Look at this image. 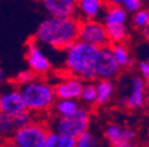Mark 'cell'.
<instances>
[{"label": "cell", "mask_w": 149, "mask_h": 147, "mask_svg": "<svg viewBox=\"0 0 149 147\" xmlns=\"http://www.w3.org/2000/svg\"><path fill=\"white\" fill-rule=\"evenodd\" d=\"M6 82H7V76H6L5 71L0 67V87H3Z\"/></svg>", "instance_id": "f1b7e54d"}, {"label": "cell", "mask_w": 149, "mask_h": 147, "mask_svg": "<svg viewBox=\"0 0 149 147\" xmlns=\"http://www.w3.org/2000/svg\"><path fill=\"white\" fill-rule=\"evenodd\" d=\"M107 8L105 0H77V18L84 19H102Z\"/></svg>", "instance_id": "5bb4252c"}, {"label": "cell", "mask_w": 149, "mask_h": 147, "mask_svg": "<svg viewBox=\"0 0 149 147\" xmlns=\"http://www.w3.org/2000/svg\"><path fill=\"white\" fill-rule=\"evenodd\" d=\"M110 48L113 52L114 57L122 69L129 68L134 64L133 57L130 54V51L125 43H117V44H110Z\"/></svg>", "instance_id": "ac0fdd59"}, {"label": "cell", "mask_w": 149, "mask_h": 147, "mask_svg": "<svg viewBox=\"0 0 149 147\" xmlns=\"http://www.w3.org/2000/svg\"><path fill=\"white\" fill-rule=\"evenodd\" d=\"M148 137H149V131H148Z\"/></svg>", "instance_id": "836d02e7"}, {"label": "cell", "mask_w": 149, "mask_h": 147, "mask_svg": "<svg viewBox=\"0 0 149 147\" xmlns=\"http://www.w3.org/2000/svg\"><path fill=\"white\" fill-rule=\"evenodd\" d=\"M129 19V13L118 5H107V8L102 15V21L104 25L114 24H127Z\"/></svg>", "instance_id": "9a60e30c"}, {"label": "cell", "mask_w": 149, "mask_h": 147, "mask_svg": "<svg viewBox=\"0 0 149 147\" xmlns=\"http://www.w3.org/2000/svg\"><path fill=\"white\" fill-rule=\"evenodd\" d=\"M107 32L110 44H117V43H125L129 36V30L127 24H114V25H107Z\"/></svg>", "instance_id": "ffe728a7"}, {"label": "cell", "mask_w": 149, "mask_h": 147, "mask_svg": "<svg viewBox=\"0 0 149 147\" xmlns=\"http://www.w3.org/2000/svg\"><path fill=\"white\" fill-rule=\"evenodd\" d=\"M81 104L85 107H92L96 105L97 101V93H96V87L94 81H85L84 86L82 88V93L79 95Z\"/></svg>", "instance_id": "44dd1931"}, {"label": "cell", "mask_w": 149, "mask_h": 147, "mask_svg": "<svg viewBox=\"0 0 149 147\" xmlns=\"http://www.w3.org/2000/svg\"><path fill=\"white\" fill-rule=\"evenodd\" d=\"M78 26L77 16H47L38 25L33 36L43 46L65 51L78 39Z\"/></svg>", "instance_id": "6da1fadb"}, {"label": "cell", "mask_w": 149, "mask_h": 147, "mask_svg": "<svg viewBox=\"0 0 149 147\" xmlns=\"http://www.w3.org/2000/svg\"><path fill=\"white\" fill-rule=\"evenodd\" d=\"M76 1H77V0H76Z\"/></svg>", "instance_id": "e575fe53"}, {"label": "cell", "mask_w": 149, "mask_h": 147, "mask_svg": "<svg viewBox=\"0 0 149 147\" xmlns=\"http://www.w3.org/2000/svg\"><path fill=\"white\" fill-rule=\"evenodd\" d=\"M45 147H76V139L50 130L46 135Z\"/></svg>", "instance_id": "d6986e66"}, {"label": "cell", "mask_w": 149, "mask_h": 147, "mask_svg": "<svg viewBox=\"0 0 149 147\" xmlns=\"http://www.w3.org/2000/svg\"><path fill=\"white\" fill-rule=\"evenodd\" d=\"M82 107V104L77 99H57L52 107L53 115L70 117L73 115Z\"/></svg>", "instance_id": "e0dca14e"}, {"label": "cell", "mask_w": 149, "mask_h": 147, "mask_svg": "<svg viewBox=\"0 0 149 147\" xmlns=\"http://www.w3.org/2000/svg\"><path fill=\"white\" fill-rule=\"evenodd\" d=\"M78 39L95 47H104L110 45L107 27L100 19L79 20Z\"/></svg>", "instance_id": "52a82bcc"}, {"label": "cell", "mask_w": 149, "mask_h": 147, "mask_svg": "<svg viewBox=\"0 0 149 147\" xmlns=\"http://www.w3.org/2000/svg\"><path fill=\"white\" fill-rule=\"evenodd\" d=\"M26 105L22 95L20 88L13 82L0 87V113H5L11 117L25 111Z\"/></svg>", "instance_id": "30bf717a"}, {"label": "cell", "mask_w": 149, "mask_h": 147, "mask_svg": "<svg viewBox=\"0 0 149 147\" xmlns=\"http://www.w3.org/2000/svg\"><path fill=\"white\" fill-rule=\"evenodd\" d=\"M121 66L116 61L110 45L104 47H98L95 60H94V72L96 79H115L121 73Z\"/></svg>", "instance_id": "9c48e42d"}, {"label": "cell", "mask_w": 149, "mask_h": 147, "mask_svg": "<svg viewBox=\"0 0 149 147\" xmlns=\"http://www.w3.org/2000/svg\"><path fill=\"white\" fill-rule=\"evenodd\" d=\"M89 126H90V108L82 105V107L73 115L70 117L53 115L49 130L76 139L79 134L89 130Z\"/></svg>", "instance_id": "277c9868"}, {"label": "cell", "mask_w": 149, "mask_h": 147, "mask_svg": "<svg viewBox=\"0 0 149 147\" xmlns=\"http://www.w3.org/2000/svg\"><path fill=\"white\" fill-rule=\"evenodd\" d=\"M40 3L49 16L66 18L77 16L76 0H40Z\"/></svg>", "instance_id": "4fadbf2b"}, {"label": "cell", "mask_w": 149, "mask_h": 147, "mask_svg": "<svg viewBox=\"0 0 149 147\" xmlns=\"http://www.w3.org/2000/svg\"><path fill=\"white\" fill-rule=\"evenodd\" d=\"M136 132L133 128L122 127L116 124H109L104 128V138L111 145L116 147H129L136 141Z\"/></svg>", "instance_id": "7c38bea8"}, {"label": "cell", "mask_w": 149, "mask_h": 147, "mask_svg": "<svg viewBox=\"0 0 149 147\" xmlns=\"http://www.w3.org/2000/svg\"><path fill=\"white\" fill-rule=\"evenodd\" d=\"M49 131L45 124L34 120L30 125L15 130L8 144L15 147H45Z\"/></svg>", "instance_id": "5b68a950"}, {"label": "cell", "mask_w": 149, "mask_h": 147, "mask_svg": "<svg viewBox=\"0 0 149 147\" xmlns=\"http://www.w3.org/2000/svg\"><path fill=\"white\" fill-rule=\"evenodd\" d=\"M15 131L11 115L0 113V141H8Z\"/></svg>", "instance_id": "7402d4cb"}, {"label": "cell", "mask_w": 149, "mask_h": 147, "mask_svg": "<svg viewBox=\"0 0 149 147\" xmlns=\"http://www.w3.org/2000/svg\"><path fill=\"white\" fill-rule=\"evenodd\" d=\"M36 77H37L36 73L33 71H31L30 68H27V69H23L19 73H17L15 77L12 79V82L14 85H17L18 87H20V86L30 82L31 80H33Z\"/></svg>", "instance_id": "4316f807"}, {"label": "cell", "mask_w": 149, "mask_h": 147, "mask_svg": "<svg viewBox=\"0 0 149 147\" xmlns=\"http://www.w3.org/2000/svg\"><path fill=\"white\" fill-rule=\"evenodd\" d=\"M96 93H97V101L96 105L104 106L107 105L115 93V84L111 79H96L95 81Z\"/></svg>", "instance_id": "2e32d148"}, {"label": "cell", "mask_w": 149, "mask_h": 147, "mask_svg": "<svg viewBox=\"0 0 149 147\" xmlns=\"http://www.w3.org/2000/svg\"><path fill=\"white\" fill-rule=\"evenodd\" d=\"M147 87L149 88V78H148V80H147Z\"/></svg>", "instance_id": "1f68e13d"}, {"label": "cell", "mask_w": 149, "mask_h": 147, "mask_svg": "<svg viewBox=\"0 0 149 147\" xmlns=\"http://www.w3.org/2000/svg\"><path fill=\"white\" fill-rule=\"evenodd\" d=\"M147 104V82L139 76H130L125 81V91L121 105L129 111H139Z\"/></svg>", "instance_id": "8992f818"}, {"label": "cell", "mask_w": 149, "mask_h": 147, "mask_svg": "<svg viewBox=\"0 0 149 147\" xmlns=\"http://www.w3.org/2000/svg\"><path fill=\"white\" fill-rule=\"evenodd\" d=\"M137 69L140 76L147 81L149 78V60H142L137 65Z\"/></svg>", "instance_id": "83f0119b"}, {"label": "cell", "mask_w": 149, "mask_h": 147, "mask_svg": "<svg viewBox=\"0 0 149 147\" xmlns=\"http://www.w3.org/2000/svg\"><path fill=\"white\" fill-rule=\"evenodd\" d=\"M26 108L33 114H43L52 111L57 100L54 86L44 77L37 76L30 82L19 87Z\"/></svg>", "instance_id": "3957f363"}, {"label": "cell", "mask_w": 149, "mask_h": 147, "mask_svg": "<svg viewBox=\"0 0 149 147\" xmlns=\"http://www.w3.org/2000/svg\"><path fill=\"white\" fill-rule=\"evenodd\" d=\"M12 119H13V124H14L15 130H18V128H23V127L30 125L31 122H33L36 120V114L30 112L29 109H25L23 112L14 114L12 117Z\"/></svg>", "instance_id": "d4e9b609"}, {"label": "cell", "mask_w": 149, "mask_h": 147, "mask_svg": "<svg viewBox=\"0 0 149 147\" xmlns=\"http://www.w3.org/2000/svg\"><path fill=\"white\" fill-rule=\"evenodd\" d=\"M98 47L77 39L64 52V68L71 76L78 77L84 81H95L94 60Z\"/></svg>", "instance_id": "7a4b0ae2"}, {"label": "cell", "mask_w": 149, "mask_h": 147, "mask_svg": "<svg viewBox=\"0 0 149 147\" xmlns=\"http://www.w3.org/2000/svg\"><path fill=\"white\" fill-rule=\"evenodd\" d=\"M26 63L31 71H33L37 76L45 77L52 69V64L47 54L45 53L43 45L37 41L34 36L26 43Z\"/></svg>", "instance_id": "ba28073f"}, {"label": "cell", "mask_w": 149, "mask_h": 147, "mask_svg": "<svg viewBox=\"0 0 149 147\" xmlns=\"http://www.w3.org/2000/svg\"><path fill=\"white\" fill-rule=\"evenodd\" d=\"M107 5H118L122 6L128 13H134L144 6L142 0H105Z\"/></svg>", "instance_id": "cb8c5ba5"}, {"label": "cell", "mask_w": 149, "mask_h": 147, "mask_svg": "<svg viewBox=\"0 0 149 147\" xmlns=\"http://www.w3.org/2000/svg\"><path fill=\"white\" fill-rule=\"evenodd\" d=\"M84 80L78 77L71 76L65 72L57 81L53 84L57 99H79L82 88L84 86Z\"/></svg>", "instance_id": "8fae6325"}, {"label": "cell", "mask_w": 149, "mask_h": 147, "mask_svg": "<svg viewBox=\"0 0 149 147\" xmlns=\"http://www.w3.org/2000/svg\"><path fill=\"white\" fill-rule=\"evenodd\" d=\"M141 32H142L143 38H144L147 41H149V24H148L143 30H141Z\"/></svg>", "instance_id": "f546056e"}, {"label": "cell", "mask_w": 149, "mask_h": 147, "mask_svg": "<svg viewBox=\"0 0 149 147\" xmlns=\"http://www.w3.org/2000/svg\"><path fill=\"white\" fill-rule=\"evenodd\" d=\"M142 1H143L144 5H148L149 6V0H142Z\"/></svg>", "instance_id": "4dcf8cb0"}, {"label": "cell", "mask_w": 149, "mask_h": 147, "mask_svg": "<svg viewBox=\"0 0 149 147\" xmlns=\"http://www.w3.org/2000/svg\"><path fill=\"white\" fill-rule=\"evenodd\" d=\"M97 145H98L97 139L89 130L83 132L82 134H79L76 138V146L77 147H95Z\"/></svg>", "instance_id": "484cf974"}, {"label": "cell", "mask_w": 149, "mask_h": 147, "mask_svg": "<svg viewBox=\"0 0 149 147\" xmlns=\"http://www.w3.org/2000/svg\"><path fill=\"white\" fill-rule=\"evenodd\" d=\"M132 25L135 30H143L149 24V8L148 7H141L136 12L132 13Z\"/></svg>", "instance_id": "603a6c76"}, {"label": "cell", "mask_w": 149, "mask_h": 147, "mask_svg": "<svg viewBox=\"0 0 149 147\" xmlns=\"http://www.w3.org/2000/svg\"><path fill=\"white\" fill-rule=\"evenodd\" d=\"M34 1H40V0H34Z\"/></svg>", "instance_id": "d6a6232c"}]
</instances>
